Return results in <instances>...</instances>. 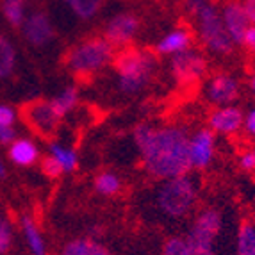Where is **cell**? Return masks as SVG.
<instances>
[{
	"label": "cell",
	"instance_id": "8992f818",
	"mask_svg": "<svg viewBox=\"0 0 255 255\" xmlns=\"http://www.w3.org/2000/svg\"><path fill=\"white\" fill-rule=\"evenodd\" d=\"M223 227V218L218 209H202L193 220L186 241L191 255H216L214 241L218 239Z\"/></svg>",
	"mask_w": 255,
	"mask_h": 255
},
{
	"label": "cell",
	"instance_id": "8d00e7d4",
	"mask_svg": "<svg viewBox=\"0 0 255 255\" xmlns=\"http://www.w3.org/2000/svg\"><path fill=\"white\" fill-rule=\"evenodd\" d=\"M250 90H252V93L255 95V72L252 73V77H250Z\"/></svg>",
	"mask_w": 255,
	"mask_h": 255
},
{
	"label": "cell",
	"instance_id": "ac0fdd59",
	"mask_svg": "<svg viewBox=\"0 0 255 255\" xmlns=\"http://www.w3.org/2000/svg\"><path fill=\"white\" fill-rule=\"evenodd\" d=\"M61 255H113L104 245L90 238H77L68 241L61 250Z\"/></svg>",
	"mask_w": 255,
	"mask_h": 255
},
{
	"label": "cell",
	"instance_id": "1f68e13d",
	"mask_svg": "<svg viewBox=\"0 0 255 255\" xmlns=\"http://www.w3.org/2000/svg\"><path fill=\"white\" fill-rule=\"evenodd\" d=\"M243 47L247 48L250 54L255 55V25H250L248 30L245 32V38H243Z\"/></svg>",
	"mask_w": 255,
	"mask_h": 255
},
{
	"label": "cell",
	"instance_id": "f1b7e54d",
	"mask_svg": "<svg viewBox=\"0 0 255 255\" xmlns=\"http://www.w3.org/2000/svg\"><path fill=\"white\" fill-rule=\"evenodd\" d=\"M16 122V111L11 106L0 104V127H13Z\"/></svg>",
	"mask_w": 255,
	"mask_h": 255
},
{
	"label": "cell",
	"instance_id": "30bf717a",
	"mask_svg": "<svg viewBox=\"0 0 255 255\" xmlns=\"http://www.w3.org/2000/svg\"><path fill=\"white\" fill-rule=\"evenodd\" d=\"M216 148V134L209 127L198 128L189 136L187 152H189V164L191 170H205L211 166Z\"/></svg>",
	"mask_w": 255,
	"mask_h": 255
},
{
	"label": "cell",
	"instance_id": "83f0119b",
	"mask_svg": "<svg viewBox=\"0 0 255 255\" xmlns=\"http://www.w3.org/2000/svg\"><path fill=\"white\" fill-rule=\"evenodd\" d=\"M41 170H43V173L47 175V177H50V179H57L59 175H63L61 166L57 164V161H55L54 157H50V155L41 159Z\"/></svg>",
	"mask_w": 255,
	"mask_h": 255
},
{
	"label": "cell",
	"instance_id": "52a82bcc",
	"mask_svg": "<svg viewBox=\"0 0 255 255\" xmlns=\"http://www.w3.org/2000/svg\"><path fill=\"white\" fill-rule=\"evenodd\" d=\"M23 122L41 137H52L61 124L59 113L54 109L50 100H32L21 109Z\"/></svg>",
	"mask_w": 255,
	"mask_h": 255
},
{
	"label": "cell",
	"instance_id": "ffe728a7",
	"mask_svg": "<svg viewBox=\"0 0 255 255\" xmlns=\"http://www.w3.org/2000/svg\"><path fill=\"white\" fill-rule=\"evenodd\" d=\"M66 7L70 9V13L77 16L79 20H93L100 9H102L104 0H61Z\"/></svg>",
	"mask_w": 255,
	"mask_h": 255
},
{
	"label": "cell",
	"instance_id": "44dd1931",
	"mask_svg": "<svg viewBox=\"0 0 255 255\" xmlns=\"http://www.w3.org/2000/svg\"><path fill=\"white\" fill-rule=\"evenodd\" d=\"M238 255H255V221H243L236 238Z\"/></svg>",
	"mask_w": 255,
	"mask_h": 255
},
{
	"label": "cell",
	"instance_id": "5bb4252c",
	"mask_svg": "<svg viewBox=\"0 0 255 255\" xmlns=\"http://www.w3.org/2000/svg\"><path fill=\"white\" fill-rule=\"evenodd\" d=\"M209 128L214 134H221V136H234L243 128V122H245V115L238 106H223L216 107V109L209 115Z\"/></svg>",
	"mask_w": 255,
	"mask_h": 255
},
{
	"label": "cell",
	"instance_id": "e575fe53",
	"mask_svg": "<svg viewBox=\"0 0 255 255\" xmlns=\"http://www.w3.org/2000/svg\"><path fill=\"white\" fill-rule=\"evenodd\" d=\"M243 9H245V13L248 16V21H250V25H255V0H243Z\"/></svg>",
	"mask_w": 255,
	"mask_h": 255
},
{
	"label": "cell",
	"instance_id": "4dcf8cb0",
	"mask_svg": "<svg viewBox=\"0 0 255 255\" xmlns=\"http://www.w3.org/2000/svg\"><path fill=\"white\" fill-rule=\"evenodd\" d=\"M243 128L250 137H255V107H252L250 111L245 116V122H243Z\"/></svg>",
	"mask_w": 255,
	"mask_h": 255
},
{
	"label": "cell",
	"instance_id": "d590c367",
	"mask_svg": "<svg viewBox=\"0 0 255 255\" xmlns=\"http://www.w3.org/2000/svg\"><path fill=\"white\" fill-rule=\"evenodd\" d=\"M5 175H7L5 164H4V161H2V157H0V179H5Z\"/></svg>",
	"mask_w": 255,
	"mask_h": 255
},
{
	"label": "cell",
	"instance_id": "9c48e42d",
	"mask_svg": "<svg viewBox=\"0 0 255 255\" xmlns=\"http://www.w3.org/2000/svg\"><path fill=\"white\" fill-rule=\"evenodd\" d=\"M141 29V21L136 14L120 13L107 20L104 25V38L113 47H130V43L137 38Z\"/></svg>",
	"mask_w": 255,
	"mask_h": 255
},
{
	"label": "cell",
	"instance_id": "484cf974",
	"mask_svg": "<svg viewBox=\"0 0 255 255\" xmlns=\"http://www.w3.org/2000/svg\"><path fill=\"white\" fill-rule=\"evenodd\" d=\"M14 229L5 214H0V255H7L13 248Z\"/></svg>",
	"mask_w": 255,
	"mask_h": 255
},
{
	"label": "cell",
	"instance_id": "d6a6232c",
	"mask_svg": "<svg viewBox=\"0 0 255 255\" xmlns=\"http://www.w3.org/2000/svg\"><path fill=\"white\" fill-rule=\"evenodd\" d=\"M14 139H16L14 127H0V143L2 145H11Z\"/></svg>",
	"mask_w": 255,
	"mask_h": 255
},
{
	"label": "cell",
	"instance_id": "7a4b0ae2",
	"mask_svg": "<svg viewBox=\"0 0 255 255\" xmlns=\"http://www.w3.org/2000/svg\"><path fill=\"white\" fill-rule=\"evenodd\" d=\"M113 68L120 93L137 95L152 84L157 73V54L145 48L125 47L116 52Z\"/></svg>",
	"mask_w": 255,
	"mask_h": 255
},
{
	"label": "cell",
	"instance_id": "3957f363",
	"mask_svg": "<svg viewBox=\"0 0 255 255\" xmlns=\"http://www.w3.org/2000/svg\"><path fill=\"white\" fill-rule=\"evenodd\" d=\"M116 57V48L104 36H91L75 43L66 55L64 64L77 77H88L100 73L113 64Z\"/></svg>",
	"mask_w": 255,
	"mask_h": 255
},
{
	"label": "cell",
	"instance_id": "836d02e7",
	"mask_svg": "<svg viewBox=\"0 0 255 255\" xmlns=\"http://www.w3.org/2000/svg\"><path fill=\"white\" fill-rule=\"evenodd\" d=\"M205 2H207V0H182L184 9H186V11L191 14V16H195V14L200 11V7L205 4Z\"/></svg>",
	"mask_w": 255,
	"mask_h": 255
},
{
	"label": "cell",
	"instance_id": "d6986e66",
	"mask_svg": "<svg viewBox=\"0 0 255 255\" xmlns=\"http://www.w3.org/2000/svg\"><path fill=\"white\" fill-rule=\"evenodd\" d=\"M48 155L57 161L63 173H72L79 166V155H77L75 150L61 145V143H50L48 145Z\"/></svg>",
	"mask_w": 255,
	"mask_h": 255
},
{
	"label": "cell",
	"instance_id": "9a60e30c",
	"mask_svg": "<svg viewBox=\"0 0 255 255\" xmlns=\"http://www.w3.org/2000/svg\"><path fill=\"white\" fill-rule=\"evenodd\" d=\"M193 47V32L186 27H177L164 34L153 47V52L159 55H175Z\"/></svg>",
	"mask_w": 255,
	"mask_h": 255
},
{
	"label": "cell",
	"instance_id": "8fae6325",
	"mask_svg": "<svg viewBox=\"0 0 255 255\" xmlns=\"http://www.w3.org/2000/svg\"><path fill=\"white\" fill-rule=\"evenodd\" d=\"M241 86L234 75L229 73H216L205 82V98L216 107L234 106V102L239 98Z\"/></svg>",
	"mask_w": 255,
	"mask_h": 255
},
{
	"label": "cell",
	"instance_id": "f546056e",
	"mask_svg": "<svg viewBox=\"0 0 255 255\" xmlns=\"http://www.w3.org/2000/svg\"><path fill=\"white\" fill-rule=\"evenodd\" d=\"M239 168L245 171H254L255 170V146L245 150L239 155Z\"/></svg>",
	"mask_w": 255,
	"mask_h": 255
},
{
	"label": "cell",
	"instance_id": "6da1fadb",
	"mask_svg": "<svg viewBox=\"0 0 255 255\" xmlns=\"http://www.w3.org/2000/svg\"><path fill=\"white\" fill-rule=\"evenodd\" d=\"M132 137L139 152L141 164L152 179H175L191 170L187 152L189 136L182 127L139 124L132 132Z\"/></svg>",
	"mask_w": 255,
	"mask_h": 255
},
{
	"label": "cell",
	"instance_id": "cb8c5ba5",
	"mask_svg": "<svg viewBox=\"0 0 255 255\" xmlns=\"http://www.w3.org/2000/svg\"><path fill=\"white\" fill-rule=\"evenodd\" d=\"M95 191L102 196H115L122 189V179L113 171H100L95 177Z\"/></svg>",
	"mask_w": 255,
	"mask_h": 255
},
{
	"label": "cell",
	"instance_id": "7c38bea8",
	"mask_svg": "<svg viewBox=\"0 0 255 255\" xmlns=\"http://www.w3.org/2000/svg\"><path fill=\"white\" fill-rule=\"evenodd\" d=\"M21 34L25 38V41L30 47L41 48L54 39V23H52L50 16L47 11L43 9H36L30 14H27L23 23H21Z\"/></svg>",
	"mask_w": 255,
	"mask_h": 255
},
{
	"label": "cell",
	"instance_id": "4316f807",
	"mask_svg": "<svg viewBox=\"0 0 255 255\" xmlns=\"http://www.w3.org/2000/svg\"><path fill=\"white\" fill-rule=\"evenodd\" d=\"M162 255H191L189 250V245H187L186 238H180V236H173V238H168L162 245Z\"/></svg>",
	"mask_w": 255,
	"mask_h": 255
},
{
	"label": "cell",
	"instance_id": "603a6c76",
	"mask_svg": "<svg viewBox=\"0 0 255 255\" xmlns=\"http://www.w3.org/2000/svg\"><path fill=\"white\" fill-rule=\"evenodd\" d=\"M54 109L59 113V116H66L70 111H73L79 104V90L75 86H66L59 95H55L54 98L50 100Z\"/></svg>",
	"mask_w": 255,
	"mask_h": 255
},
{
	"label": "cell",
	"instance_id": "ba28073f",
	"mask_svg": "<svg viewBox=\"0 0 255 255\" xmlns=\"http://www.w3.org/2000/svg\"><path fill=\"white\" fill-rule=\"evenodd\" d=\"M170 72L179 84H195L207 72V59L200 50L191 47L171 55Z\"/></svg>",
	"mask_w": 255,
	"mask_h": 255
},
{
	"label": "cell",
	"instance_id": "e0dca14e",
	"mask_svg": "<svg viewBox=\"0 0 255 255\" xmlns=\"http://www.w3.org/2000/svg\"><path fill=\"white\" fill-rule=\"evenodd\" d=\"M7 157L13 164L21 166V168H27V166H32L39 159V150L32 139L16 137V139L9 145Z\"/></svg>",
	"mask_w": 255,
	"mask_h": 255
},
{
	"label": "cell",
	"instance_id": "277c9868",
	"mask_svg": "<svg viewBox=\"0 0 255 255\" xmlns=\"http://www.w3.org/2000/svg\"><path fill=\"white\" fill-rule=\"evenodd\" d=\"M198 204V186L189 175L161 180L155 191V205L162 216L170 220H182Z\"/></svg>",
	"mask_w": 255,
	"mask_h": 255
},
{
	"label": "cell",
	"instance_id": "4fadbf2b",
	"mask_svg": "<svg viewBox=\"0 0 255 255\" xmlns=\"http://www.w3.org/2000/svg\"><path fill=\"white\" fill-rule=\"evenodd\" d=\"M221 20H223V25H225L227 34L230 36L234 45H241L243 38H245V32L250 27V21L248 16L243 9V4L239 0H229L221 5L220 9Z\"/></svg>",
	"mask_w": 255,
	"mask_h": 255
},
{
	"label": "cell",
	"instance_id": "5b68a950",
	"mask_svg": "<svg viewBox=\"0 0 255 255\" xmlns=\"http://www.w3.org/2000/svg\"><path fill=\"white\" fill-rule=\"evenodd\" d=\"M195 23L198 36L202 39V45L207 48L211 54L214 55H230L234 50V43L230 39V36L227 34L223 20H221L220 9L213 4V2H205L200 7V11L195 14Z\"/></svg>",
	"mask_w": 255,
	"mask_h": 255
},
{
	"label": "cell",
	"instance_id": "2e32d148",
	"mask_svg": "<svg viewBox=\"0 0 255 255\" xmlns=\"http://www.w3.org/2000/svg\"><path fill=\"white\" fill-rule=\"evenodd\" d=\"M20 227H21V236L25 241V247L29 250L30 255H48L47 241L45 236L41 234L38 223L34 221V218L25 214L20 218Z\"/></svg>",
	"mask_w": 255,
	"mask_h": 255
},
{
	"label": "cell",
	"instance_id": "d4e9b609",
	"mask_svg": "<svg viewBox=\"0 0 255 255\" xmlns=\"http://www.w3.org/2000/svg\"><path fill=\"white\" fill-rule=\"evenodd\" d=\"M2 13L13 27H21L27 16V0H4Z\"/></svg>",
	"mask_w": 255,
	"mask_h": 255
},
{
	"label": "cell",
	"instance_id": "7402d4cb",
	"mask_svg": "<svg viewBox=\"0 0 255 255\" xmlns=\"http://www.w3.org/2000/svg\"><path fill=\"white\" fill-rule=\"evenodd\" d=\"M16 68V48L11 39L0 34V79H7Z\"/></svg>",
	"mask_w": 255,
	"mask_h": 255
}]
</instances>
